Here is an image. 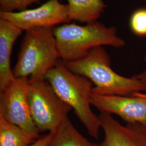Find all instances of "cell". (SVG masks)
<instances>
[{"label": "cell", "instance_id": "cell-6", "mask_svg": "<svg viewBox=\"0 0 146 146\" xmlns=\"http://www.w3.org/2000/svg\"><path fill=\"white\" fill-rule=\"evenodd\" d=\"M29 78H15L0 92V115L37 137V129L31 117L27 98Z\"/></svg>", "mask_w": 146, "mask_h": 146}, {"label": "cell", "instance_id": "cell-2", "mask_svg": "<svg viewBox=\"0 0 146 146\" xmlns=\"http://www.w3.org/2000/svg\"><path fill=\"white\" fill-rule=\"evenodd\" d=\"M45 79L58 96L74 110L89 135L98 139L101 128L99 117L91 108L93 83L88 78L71 72L62 60H58L47 72Z\"/></svg>", "mask_w": 146, "mask_h": 146}, {"label": "cell", "instance_id": "cell-8", "mask_svg": "<svg viewBox=\"0 0 146 146\" xmlns=\"http://www.w3.org/2000/svg\"><path fill=\"white\" fill-rule=\"evenodd\" d=\"M91 104L100 111L116 114L127 123L146 127V93L133 96H104L92 94Z\"/></svg>", "mask_w": 146, "mask_h": 146}, {"label": "cell", "instance_id": "cell-3", "mask_svg": "<svg viewBox=\"0 0 146 146\" xmlns=\"http://www.w3.org/2000/svg\"><path fill=\"white\" fill-rule=\"evenodd\" d=\"M60 58L74 61L86 56L96 47L111 46L120 48L125 41L117 35L115 27L106 26L98 21L80 26L64 23L53 28Z\"/></svg>", "mask_w": 146, "mask_h": 146}, {"label": "cell", "instance_id": "cell-18", "mask_svg": "<svg viewBox=\"0 0 146 146\" xmlns=\"http://www.w3.org/2000/svg\"><path fill=\"white\" fill-rule=\"evenodd\" d=\"M144 1H145V3H146V0H144Z\"/></svg>", "mask_w": 146, "mask_h": 146}, {"label": "cell", "instance_id": "cell-19", "mask_svg": "<svg viewBox=\"0 0 146 146\" xmlns=\"http://www.w3.org/2000/svg\"></svg>", "mask_w": 146, "mask_h": 146}, {"label": "cell", "instance_id": "cell-1", "mask_svg": "<svg viewBox=\"0 0 146 146\" xmlns=\"http://www.w3.org/2000/svg\"><path fill=\"white\" fill-rule=\"evenodd\" d=\"M63 62L71 72L88 78L94 84L93 94L131 96L146 92V83L134 76L126 78L115 72L104 47L94 48L81 59Z\"/></svg>", "mask_w": 146, "mask_h": 146}, {"label": "cell", "instance_id": "cell-11", "mask_svg": "<svg viewBox=\"0 0 146 146\" xmlns=\"http://www.w3.org/2000/svg\"><path fill=\"white\" fill-rule=\"evenodd\" d=\"M70 20L88 23L98 21L107 5L102 0H67Z\"/></svg>", "mask_w": 146, "mask_h": 146}, {"label": "cell", "instance_id": "cell-13", "mask_svg": "<svg viewBox=\"0 0 146 146\" xmlns=\"http://www.w3.org/2000/svg\"><path fill=\"white\" fill-rule=\"evenodd\" d=\"M48 146H96L75 128L68 117L54 133Z\"/></svg>", "mask_w": 146, "mask_h": 146}, {"label": "cell", "instance_id": "cell-9", "mask_svg": "<svg viewBox=\"0 0 146 146\" xmlns=\"http://www.w3.org/2000/svg\"><path fill=\"white\" fill-rule=\"evenodd\" d=\"M104 139L96 146H146V127L139 123L122 125L111 114L101 111L99 115Z\"/></svg>", "mask_w": 146, "mask_h": 146}, {"label": "cell", "instance_id": "cell-10", "mask_svg": "<svg viewBox=\"0 0 146 146\" xmlns=\"http://www.w3.org/2000/svg\"><path fill=\"white\" fill-rule=\"evenodd\" d=\"M22 31L11 22L0 19V92L15 78L11 69V53Z\"/></svg>", "mask_w": 146, "mask_h": 146}, {"label": "cell", "instance_id": "cell-5", "mask_svg": "<svg viewBox=\"0 0 146 146\" xmlns=\"http://www.w3.org/2000/svg\"><path fill=\"white\" fill-rule=\"evenodd\" d=\"M27 98L32 119L39 132L54 133L72 110L45 78L29 80Z\"/></svg>", "mask_w": 146, "mask_h": 146}, {"label": "cell", "instance_id": "cell-14", "mask_svg": "<svg viewBox=\"0 0 146 146\" xmlns=\"http://www.w3.org/2000/svg\"><path fill=\"white\" fill-rule=\"evenodd\" d=\"M131 31L137 36H146V8H139L131 14L129 19Z\"/></svg>", "mask_w": 146, "mask_h": 146}, {"label": "cell", "instance_id": "cell-4", "mask_svg": "<svg viewBox=\"0 0 146 146\" xmlns=\"http://www.w3.org/2000/svg\"><path fill=\"white\" fill-rule=\"evenodd\" d=\"M53 28L38 27L26 31L13 69L15 78L29 76L31 81L45 78L60 58Z\"/></svg>", "mask_w": 146, "mask_h": 146}, {"label": "cell", "instance_id": "cell-12", "mask_svg": "<svg viewBox=\"0 0 146 146\" xmlns=\"http://www.w3.org/2000/svg\"><path fill=\"white\" fill-rule=\"evenodd\" d=\"M38 138L0 115V146H28Z\"/></svg>", "mask_w": 146, "mask_h": 146}, {"label": "cell", "instance_id": "cell-15", "mask_svg": "<svg viewBox=\"0 0 146 146\" xmlns=\"http://www.w3.org/2000/svg\"><path fill=\"white\" fill-rule=\"evenodd\" d=\"M40 3V0H0V11L16 12L25 11L29 6Z\"/></svg>", "mask_w": 146, "mask_h": 146}, {"label": "cell", "instance_id": "cell-7", "mask_svg": "<svg viewBox=\"0 0 146 146\" xmlns=\"http://www.w3.org/2000/svg\"><path fill=\"white\" fill-rule=\"evenodd\" d=\"M0 19L11 22L22 31L38 27L54 28L71 21L68 5L62 4L58 0H49L32 9L16 12L0 11Z\"/></svg>", "mask_w": 146, "mask_h": 146}, {"label": "cell", "instance_id": "cell-16", "mask_svg": "<svg viewBox=\"0 0 146 146\" xmlns=\"http://www.w3.org/2000/svg\"><path fill=\"white\" fill-rule=\"evenodd\" d=\"M54 133L50 132L46 135L40 136L37 140L28 146H48L52 139Z\"/></svg>", "mask_w": 146, "mask_h": 146}, {"label": "cell", "instance_id": "cell-17", "mask_svg": "<svg viewBox=\"0 0 146 146\" xmlns=\"http://www.w3.org/2000/svg\"><path fill=\"white\" fill-rule=\"evenodd\" d=\"M143 60L146 64V54L143 58ZM134 76L139 80H140L142 81H143V82L146 84V68L142 72L138 74H136Z\"/></svg>", "mask_w": 146, "mask_h": 146}]
</instances>
